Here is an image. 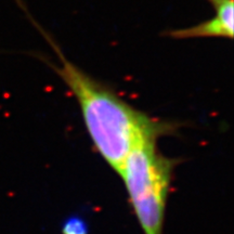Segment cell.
Wrapping results in <instances>:
<instances>
[{"label":"cell","mask_w":234,"mask_h":234,"mask_svg":"<svg viewBox=\"0 0 234 234\" xmlns=\"http://www.w3.org/2000/svg\"><path fill=\"white\" fill-rule=\"evenodd\" d=\"M158 137H148L137 143L119 176L127 189L130 204L143 234H163L175 161L157 149Z\"/></svg>","instance_id":"7a4b0ae2"},{"label":"cell","mask_w":234,"mask_h":234,"mask_svg":"<svg viewBox=\"0 0 234 234\" xmlns=\"http://www.w3.org/2000/svg\"><path fill=\"white\" fill-rule=\"evenodd\" d=\"M27 17L56 52L59 64L45 60L76 99L87 132L95 150L116 174H120L128 154L144 138L170 133L175 126L130 105L111 87L95 79L68 60L50 34L30 15Z\"/></svg>","instance_id":"6da1fadb"},{"label":"cell","mask_w":234,"mask_h":234,"mask_svg":"<svg viewBox=\"0 0 234 234\" xmlns=\"http://www.w3.org/2000/svg\"><path fill=\"white\" fill-rule=\"evenodd\" d=\"M213 5L215 15L191 27L171 30L166 37L177 40L195 38H226L234 36V0H207Z\"/></svg>","instance_id":"3957f363"},{"label":"cell","mask_w":234,"mask_h":234,"mask_svg":"<svg viewBox=\"0 0 234 234\" xmlns=\"http://www.w3.org/2000/svg\"><path fill=\"white\" fill-rule=\"evenodd\" d=\"M62 234H88V224L79 216L68 217L62 224Z\"/></svg>","instance_id":"277c9868"}]
</instances>
